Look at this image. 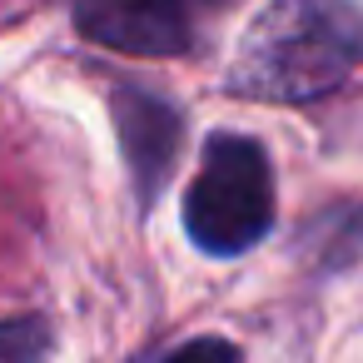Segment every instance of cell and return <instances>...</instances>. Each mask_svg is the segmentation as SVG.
<instances>
[{"label":"cell","mask_w":363,"mask_h":363,"mask_svg":"<svg viewBox=\"0 0 363 363\" xmlns=\"http://www.w3.org/2000/svg\"><path fill=\"white\" fill-rule=\"evenodd\" d=\"M363 65V11L353 0H269L239 35L229 90L264 105H308Z\"/></svg>","instance_id":"obj_1"},{"label":"cell","mask_w":363,"mask_h":363,"mask_svg":"<svg viewBox=\"0 0 363 363\" xmlns=\"http://www.w3.org/2000/svg\"><path fill=\"white\" fill-rule=\"evenodd\" d=\"M184 229L214 259H234L274 229V169L259 140L234 130L209 135L184 189Z\"/></svg>","instance_id":"obj_2"},{"label":"cell","mask_w":363,"mask_h":363,"mask_svg":"<svg viewBox=\"0 0 363 363\" xmlns=\"http://www.w3.org/2000/svg\"><path fill=\"white\" fill-rule=\"evenodd\" d=\"M75 26L115 50L135 55H179L189 45V26L174 0H70Z\"/></svg>","instance_id":"obj_3"},{"label":"cell","mask_w":363,"mask_h":363,"mask_svg":"<svg viewBox=\"0 0 363 363\" xmlns=\"http://www.w3.org/2000/svg\"><path fill=\"white\" fill-rule=\"evenodd\" d=\"M115 115H120V140H125V160H130V174L140 184V199L150 204L174 150H179V115L155 100V95H140V90H120L115 95Z\"/></svg>","instance_id":"obj_4"},{"label":"cell","mask_w":363,"mask_h":363,"mask_svg":"<svg viewBox=\"0 0 363 363\" xmlns=\"http://www.w3.org/2000/svg\"><path fill=\"white\" fill-rule=\"evenodd\" d=\"M50 328L40 318H0V363H45Z\"/></svg>","instance_id":"obj_5"},{"label":"cell","mask_w":363,"mask_h":363,"mask_svg":"<svg viewBox=\"0 0 363 363\" xmlns=\"http://www.w3.org/2000/svg\"><path fill=\"white\" fill-rule=\"evenodd\" d=\"M164 363H239V348L229 338H189L179 343Z\"/></svg>","instance_id":"obj_6"}]
</instances>
